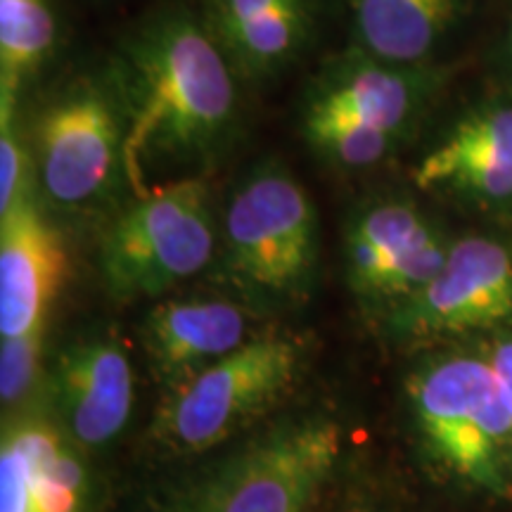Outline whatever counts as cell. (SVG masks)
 Returning <instances> with one entry per match:
<instances>
[{
  "label": "cell",
  "mask_w": 512,
  "mask_h": 512,
  "mask_svg": "<svg viewBox=\"0 0 512 512\" xmlns=\"http://www.w3.org/2000/svg\"><path fill=\"white\" fill-rule=\"evenodd\" d=\"M342 453L332 420H304L256 441L185 496L178 512H306Z\"/></svg>",
  "instance_id": "obj_6"
},
{
  "label": "cell",
  "mask_w": 512,
  "mask_h": 512,
  "mask_svg": "<svg viewBox=\"0 0 512 512\" xmlns=\"http://www.w3.org/2000/svg\"><path fill=\"white\" fill-rule=\"evenodd\" d=\"M0 512H36L27 467L5 441L0 448Z\"/></svg>",
  "instance_id": "obj_21"
},
{
  "label": "cell",
  "mask_w": 512,
  "mask_h": 512,
  "mask_svg": "<svg viewBox=\"0 0 512 512\" xmlns=\"http://www.w3.org/2000/svg\"><path fill=\"white\" fill-rule=\"evenodd\" d=\"M465 0H349L351 46L377 60L420 67Z\"/></svg>",
  "instance_id": "obj_15"
},
{
  "label": "cell",
  "mask_w": 512,
  "mask_h": 512,
  "mask_svg": "<svg viewBox=\"0 0 512 512\" xmlns=\"http://www.w3.org/2000/svg\"><path fill=\"white\" fill-rule=\"evenodd\" d=\"M245 335V311L228 299H174L157 304L143 323L152 366L181 384L242 347Z\"/></svg>",
  "instance_id": "obj_13"
},
{
  "label": "cell",
  "mask_w": 512,
  "mask_h": 512,
  "mask_svg": "<svg viewBox=\"0 0 512 512\" xmlns=\"http://www.w3.org/2000/svg\"><path fill=\"white\" fill-rule=\"evenodd\" d=\"M15 100L0 95V214L31 197V176H36L29 138L17 124Z\"/></svg>",
  "instance_id": "obj_19"
},
{
  "label": "cell",
  "mask_w": 512,
  "mask_h": 512,
  "mask_svg": "<svg viewBox=\"0 0 512 512\" xmlns=\"http://www.w3.org/2000/svg\"><path fill=\"white\" fill-rule=\"evenodd\" d=\"M67 266L62 235L31 197L0 214V337L43 332Z\"/></svg>",
  "instance_id": "obj_10"
},
{
  "label": "cell",
  "mask_w": 512,
  "mask_h": 512,
  "mask_svg": "<svg viewBox=\"0 0 512 512\" xmlns=\"http://www.w3.org/2000/svg\"><path fill=\"white\" fill-rule=\"evenodd\" d=\"M512 316V254L503 242L465 238L448 249L444 266L406 299L396 323L408 335H456Z\"/></svg>",
  "instance_id": "obj_8"
},
{
  "label": "cell",
  "mask_w": 512,
  "mask_h": 512,
  "mask_svg": "<svg viewBox=\"0 0 512 512\" xmlns=\"http://www.w3.org/2000/svg\"><path fill=\"white\" fill-rule=\"evenodd\" d=\"M214 254L209 185L202 176H181L140 192L112 221L100 271L114 297L150 299L204 271Z\"/></svg>",
  "instance_id": "obj_3"
},
{
  "label": "cell",
  "mask_w": 512,
  "mask_h": 512,
  "mask_svg": "<svg viewBox=\"0 0 512 512\" xmlns=\"http://www.w3.org/2000/svg\"><path fill=\"white\" fill-rule=\"evenodd\" d=\"M57 401L81 444L102 446L124 430L133 406V370L107 339L76 344L57 366Z\"/></svg>",
  "instance_id": "obj_14"
},
{
  "label": "cell",
  "mask_w": 512,
  "mask_h": 512,
  "mask_svg": "<svg viewBox=\"0 0 512 512\" xmlns=\"http://www.w3.org/2000/svg\"><path fill=\"white\" fill-rule=\"evenodd\" d=\"M422 190L448 188L491 202L512 200V105L467 114L415 166Z\"/></svg>",
  "instance_id": "obj_12"
},
{
  "label": "cell",
  "mask_w": 512,
  "mask_h": 512,
  "mask_svg": "<svg viewBox=\"0 0 512 512\" xmlns=\"http://www.w3.org/2000/svg\"><path fill=\"white\" fill-rule=\"evenodd\" d=\"M43 332L24 337H8L0 344V396L15 403L29 392L38 373Z\"/></svg>",
  "instance_id": "obj_20"
},
{
  "label": "cell",
  "mask_w": 512,
  "mask_h": 512,
  "mask_svg": "<svg viewBox=\"0 0 512 512\" xmlns=\"http://www.w3.org/2000/svg\"><path fill=\"white\" fill-rule=\"evenodd\" d=\"M425 93L420 67L377 60L351 46L320 69L306 91L304 107L373 124L403 138L418 117Z\"/></svg>",
  "instance_id": "obj_11"
},
{
  "label": "cell",
  "mask_w": 512,
  "mask_h": 512,
  "mask_svg": "<svg viewBox=\"0 0 512 512\" xmlns=\"http://www.w3.org/2000/svg\"><path fill=\"white\" fill-rule=\"evenodd\" d=\"M299 351L290 339L256 337L181 384L164 413L174 444L202 451L271 408L294 384Z\"/></svg>",
  "instance_id": "obj_7"
},
{
  "label": "cell",
  "mask_w": 512,
  "mask_h": 512,
  "mask_svg": "<svg viewBox=\"0 0 512 512\" xmlns=\"http://www.w3.org/2000/svg\"><path fill=\"white\" fill-rule=\"evenodd\" d=\"M124 114L110 79H74L38 110L31 157L43 195L62 209H83L126 183Z\"/></svg>",
  "instance_id": "obj_4"
},
{
  "label": "cell",
  "mask_w": 512,
  "mask_h": 512,
  "mask_svg": "<svg viewBox=\"0 0 512 512\" xmlns=\"http://www.w3.org/2000/svg\"><path fill=\"white\" fill-rule=\"evenodd\" d=\"M491 366H494L498 380H501L505 396H508L510 408H512V337L505 339V342L498 344L491 354Z\"/></svg>",
  "instance_id": "obj_22"
},
{
  "label": "cell",
  "mask_w": 512,
  "mask_h": 512,
  "mask_svg": "<svg viewBox=\"0 0 512 512\" xmlns=\"http://www.w3.org/2000/svg\"><path fill=\"white\" fill-rule=\"evenodd\" d=\"M302 133L311 152L335 169H370L387 159L399 145L401 136L373 124L339 117V114L302 110Z\"/></svg>",
  "instance_id": "obj_18"
},
{
  "label": "cell",
  "mask_w": 512,
  "mask_h": 512,
  "mask_svg": "<svg viewBox=\"0 0 512 512\" xmlns=\"http://www.w3.org/2000/svg\"><path fill=\"white\" fill-rule=\"evenodd\" d=\"M422 437L460 477L491 486L512 444V408L489 361L456 356L427 368L413 387Z\"/></svg>",
  "instance_id": "obj_5"
},
{
  "label": "cell",
  "mask_w": 512,
  "mask_h": 512,
  "mask_svg": "<svg viewBox=\"0 0 512 512\" xmlns=\"http://www.w3.org/2000/svg\"><path fill=\"white\" fill-rule=\"evenodd\" d=\"M3 441L15 448L27 467L36 512H81L86 491L83 467L53 427L22 422L5 432Z\"/></svg>",
  "instance_id": "obj_16"
},
{
  "label": "cell",
  "mask_w": 512,
  "mask_h": 512,
  "mask_svg": "<svg viewBox=\"0 0 512 512\" xmlns=\"http://www.w3.org/2000/svg\"><path fill=\"white\" fill-rule=\"evenodd\" d=\"M57 43V24L48 0H0V95L17 98Z\"/></svg>",
  "instance_id": "obj_17"
},
{
  "label": "cell",
  "mask_w": 512,
  "mask_h": 512,
  "mask_svg": "<svg viewBox=\"0 0 512 512\" xmlns=\"http://www.w3.org/2000/svg\"><path fill=\"white\" fill-rule=\"evenodd\" d=\"M223 271L256 302H297L318 266V221L304 185L280 162L254 166L230 190L221 228Z\"/></svg>",
  "instance_id": "obj_2"
},
{
  "label": "cell",
  "mask_w": 512,
  "mask_h": 512,
  "mask_svg": "<svg viewBox=\"0 0 512 512\" xmlns=\"http://www.w3.org/2000/svg\"><path fill=\"white\" fill-rule=\"evenodd\" d=\"M124 114L126 185L150 190L155 171L204 169L238 136L233 64L185 5L159 8L119 41L107 72Z\"/></svg>",
  "instance_id": "obj_1"
},
{
  "label": "cell",
  "mask_w": 512,
  "mask_h": 512,
  "mask_svg": "<svg viewBox=\"0 0 512 512\" xmlns=\"http://www.w3.org/2000/svg\"><path fill=\"white\" fill-rule=\"evenodd\" d=\"M448 249L408 202L366 207L347 238L349 283L366 297L411 299L439 268Z\"/></svg>",
  "instance_id": "obj_9"
}]
</instances>
